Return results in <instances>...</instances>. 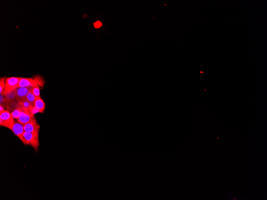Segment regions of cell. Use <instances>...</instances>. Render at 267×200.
I'll list each match as a JSON object with an SVG mask.
<instances>
[{"label":"cell","instance_id":"obj_15","mask_svg":"<svg viewBox=\"0 0 267 200\" xmlns=\"http://www.w3.org/2000/svg\"><path fill=\"white\" fill-rule=\"evenodd\" d=\"M29 111L32 114L35 115L37 113H41V111L37 109L34 105H32L29 108Z\"/></svg>","mask_w":267,"mask_h":200},{"label":"cell","instance_id":"obj_3","mask_svg":"<svg viewBox=\"0 0 267 200\" xmlns=\"http://www.w3.org/2000/svg\"><path fill=\"white\" fill-rule=\"evenodd\" d=\"M14 120L9 111L5 110L0 112V125L11 130Z\"/></svg>","mask_w":267,"mask_h":200},{"label":"cell","instance_id":"obj_19","mask_svg":"<svg viewBox=\"0 0 267 200\" xmlns=\"http://www.w3.org/2000/svg\"><path fill=\"white\" fill-rule=\"evenodd\" d=\"M4 107L3 106H2V105H0V112H3V111L5 110V109H4Z\"/></svg>","mask_w":267,"mask_h":200},{"label":"cell","instance_id":"obj_7","mask_svg":"<svg viewBox=\"0 0 267 200\" xmlns=\"http://www.w3.org/2000/svg\"><path fill=\"white\" fill-rule=\"evenodd\" d=\"M33 88L18 87L16 89L17 96V102H19L26 100L28 93L31 91Z\"/></svg>","mask_w":267,"mask_h":200},{"label":"cell","instance_id":"obj_14","mask_svg":"<svg viewBox=\"0 0 267 200\" xmlns=\"http://www.w3.org/2000/svg\"><path fill=\"white\" fill-rule=\"evenodd\" d=\"M20 104L21 105V107L23 109H26V110H29L30 106L32 105L31 104L30 102H28L26 100H25L21 101L19 102Z\"/></svg>","mask_w":267,"mask_h":200},{"label":"cell","instance_id":"obj_6","mask_svg":"<svg viewBox=\"0 0 267 200\" xmlns=\"http://www.w3.org/2000/svg\"><path fill=\"white\" fill-rule=\"evenodd\" d=\"M21 78L12 77L6 78L5 82V91H10L19 87V82Z\"/></svg>","mask_w":267,"mask_h":200},{"label":"cell","instance_id":"obj_16","mask_svg":"<svg viewBox=\"0 0 267 200\" xmlns=\"http://www.w3.org/2000/svg\"><path fill=\"white\" fill-rule=\"evenodd\" d=\"M32 93L36 97H40V86H38L34 87L33 88L32 90Z\"/></svg>","mask_w":267,"mask_h":200},{"label":"cell","instance_id":"obj_18","mask_svg":"<svg viewBox=\"0 0 267 200\" xmlns=\"http://www.w3.org/2000/svg\"><path fill=\"white\" fill-rule=\"evenodd\" d=\"M102 26V23L100 21H97V22L94 23V27L96 28H98L101 27Z\"/></svg>","mask_w":267,"mask_h":200},{"label":"cell","instance_id":"obj_9","mask_svg":"<svg viewBox=\"0 0 267 200\" xmlns=\"http://www.w3.org/2000/svg\"><path fill=\"white\" fill-rule=\"evenodd\" d=\"M6 98L8 103L17 101V96L16 94V89L15 90L5 92L3 95ZM7 103V104H8Z\"/></svg>","mask_w":267,"mask_h":200},{"label":"cell","instance_id":"obj_1","mask_svg":"<svg viewBox=\"0 0 267 200\" xmlns=\"http://www.w3.org/2000/svg\"><path fill=\"white\" fill-rule=\"evenodd\" d=\"M43 78L40 76H35L34 78H21L19 87H32L38 86L42 87L44 84Z\"/></svg>","mask_w":267,"mask_h":200},{"label":"cell","instance_id":"obj_13","mask_svg":"<svg viewBox=\"0 0 267 200\" xmlns=\"http://www.w3.org/2000/svg\"><path fill=\"white\" fill-rule=\"evenodd\" d=\"M37 97L32 93V91L29 92L26 98V100L30 103L32 105H34Z\"/></svg>","mask_w":267,"mask_h":200},{"label":"cell","instance_id":"obj_11","mask_svg":"<svg viewBox=\"0 0 267 200\" xmlns=\"http://www.w3.org/2000/svg\"><path fill=\"white\" fill-rule=\"evenodd\" d=\"M6 79V77L1 78L0 79V94L4 95L6 92L5 91V82Z\"/></svg>","mask_w":267,"mask_h":200},{"label":"cell","instance_id":"obj_12","mask_svg":"<svg viewBox=\"0 0 267 200\" xmlns=\"http://www.w3.org/2000/svg\"><path fill=\"white\" fill-rule=\"evenodd\" d=\"M22 110V107L17 108H16L13 111H12L10 114H11L12 117H13V118L17 120L18 117H19Z\"/></svg>","mask_w":267,"mask_h":200},{"label":"cell","instance_id":"obj_4","mask_svg":"<svg viewBox=\"0 0 267 200\" xmlns=\"http://www.w3.org/2000/svg\"><path fill=\"white\" fill-rule=\"evenodd\" d=\"M40 126L37 122L35 118L30 122L24 125V130L27 132L35 133L38 134L39 132Z\"/></svg>","mask_w":267,"mask_h":200},{"label":"cell","instance_id":"obj_10","mask_svg":"<svg viewBox=\"0 0 267 200\" xmlns=\"http://www.w3.org/2000/svg\"><path fill=\"white\" fill-rule=\"evenodd\" d=\"M34 105L37 109L41 111V113L43 112L45 108V104L41 97H37Z\"/></svg>","mask_w":267,"mask_h":200},{"label":"cell","instance_id":"obj_17","mask_svg":"<svg viewBox=\"0 0 267 200\" xmlns=\"http://www.w3.org/2000/svg\"><path fill=\"white\" fill-rule=\"evenodd\" d=\"M0 103L1 105L3 106L4 107H6L8 103L7 101L5 96L2 94H1V99H0Z\"/></svg>","mask_w":267,"mask_h":200},{"label":"cell","instance_id":"obj_5","mask_svg":"<svg viewBox=\"0 0 267 200\" xmlns=\"http://www.w3.org/2000/svg\"><path fill=\"white\" fill-rule=\"evenodd\" d=\"M35 118L34 115L32 114L29 110L23 109L20 114L17 121L20 124L24 125L28 123Z\"/></svg>","mask_w":267,"mask_h":200},{"label":"cell","instance_id":"obj_2","mask_svg":"<svg viewBox=\"0 0 267 200\" xmlns=\"http://www.w3.org/2000/svg\"><path fill=\"white\" fill-rule=\"evenodd\" d=\"M23 137L24 141L22 143L24 144L30 145L35 150L38 149L39 145L38 134L25 131Z\"/></svg>","mask_w":267,"mask_h":200},{"label":"cell","instance_id":"obj_8","mask_svg":"<svg viewBox=\"0 0 267 200\" xmlns=\"http://www.w3.org/2000/svg\"><path fill=\"white\" fill-rule=\"evenodd\" d=\"M11 130L14 134L18 137L21 141L23 142L24 141L23 134L25 132L24 130V125L20 124L17 121H14V125Z\"/></svg>","mask_w":267,"mask_h":200}]
</instances>
